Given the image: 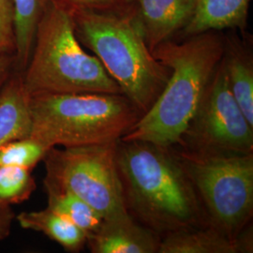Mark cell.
I'll list each match as a JSON object with an SVG mask.
<instances>
[{
    "instance_id": "obj_8",
    "label": "cell",
    "mask_w": 253,
    "mask_h": 253,
    "mask_svg": "<svg viewBox=\"0 0 253 253\" xmlns=\"http://www.w3.org/2000/svg\"><path fill=\"white\" fill-rule=\"evenodd\" d=\"M177 145L196 155L253 153V126L231 92L222 59Z\"/></svg>"
},
{
    "instance_id": "obj_5",
    "label": "cell",
    "mask_w": 253,
    "mask_h": 253,
    "mask_svg": "<svg viewBox=\"0 0 253 253\" xmlns=\"http://www.w3.org/2000/svg\"><path fill=\"white\" fill-rule=\"evenodd\" d=\"M31 138L49 148L117 142L143 113L123 94L41 93L29 96Z\"/></svg>"
},
{
    "instance_id": "obj_16",
    "label": "cell",
    "mask_w": 253,
    "mask_h": 253,
    "mask_svg": "<svg viewBox=\"0 0 253 253\" xmlns=\"http://www.w3.org/2000/svg\"><path fill=\"white\" fill-rule=\"evenodd\" d=\"M50 0H12L14 71L24 73L32 54L37 27Z\"/></svg>"
},
{
    "instance_id": "obj_21",
    "label": "cell",
    "mask_w": 253,
    "mask_h": 253,
    "mask_svg": "<svg viewBox=\"0 0 253 253\" xmlns=\"http://www.w3.org/2000/svg\"><path fill=\"white\" fill-rule=\"evenodd\" d=\"M12 0H0V54H14Z\"/></svg>"
},
{
    "instance_id": "obj_14",
    "label": "cell",
    "mask_w": 253,
    "mask_h": 253,
    "mask_svg": "<svg viewBox=\"0 0 253 253\" xmlns=\"http://www.w3.org/2000/svg\"><path fill=\"white\" fill-rule=\"evenodd\" d=\"M15 218L23 229L42 233L69 253H79L87 242V235L82 229L48 208L22 212Z\"/></svg>"
},
{
    "instance_id": "obj_22",
    "label": "cell",
    "mask_w": 253,
    "mask_h": 253,
    "mask_svg": "<svg viewBox=\"0 0 253 253\" xmlns=\"http://www.w3.org/2000/svg\"><path fill=\"white\" fill-rule=\"evenodd\" d=\"M15 219L11 207L0 202V241L6 239L11 230V225Z\"/></svg>"
},
{
    "instance_id": "obj_10",
    "label": "cell",
    "mask_w": 253,
    "mask_h": 253,
    "mask_svg": "<svg viewBox=\"0 0 253 253\" xmlns=\"http://www.w3.org/2000/svg\"><path fill=\"white\" fill-rule=\"evenodd\" d=\"M162 236L139 223L128 213L103 219L87 236L86 245L93 253H157Z\"/></svg>"
},
{
    "instance_id": "obj_11",
    "label": "cell",
    "mask_w": 253,
    "mask_h": 253,
    "mask_svg": "<svg viewBox=\"0 0 253 253\" xmlns=\"http://www.w3.org/2000/svg\"><path fill=\"white\" fill-rule=\"evenodd\" d=\"M231 92L253 126V55L252 48L232 30L224 35L222 56Z\"/></svg>"
},
{
    "instance_id": "obj_6",
    "label": "cell",
    "mask_w": 253,
    "mask_h": 253,
    "mask_svg": "<svg viewBox=\"0 0 253 253\" xmlns=\"http://www.w3.org/2000/svg\"><path fill=\"white\" fill-rule=\"evenodd\" d=\"M174 152L198 195L207 225L235 240L236 235L253 217V153L196 155L182 150Z\"/></svg>"
},
{
    "instance_id": "obj_12",
    "label": "cell",
    "mask_w": 253,
    "mask_h": 253,
    "mask_svg": "<svg viewBox=\"0 0 253 253\" xmlns=\"http://www.w3.org/2000/svg\"><path fill=\"white\" fill-rule=\"evenodd\" d=\"M28 101L22 73L14 71L0 90V146L30 136Z\"/></svg>"
},
{
    "instance_id": "obj_23",
    "label": "cell",
    "mask_w": 253,
    "mask_h": 253,
    "mask_svg": "<svg viewBox=\"0 0 253 253\" xmlns=\"http://www.w3.org/2000/svg\"><path fill=\"white\" fill-rule=\"evenodd\" d=\"M253 226L249 223L235 237V244L238 253H253Z\"/></svg>"
},
{
    "instance_id": "obj_18",
    "label": "cell",
    "mask_w": 253,
    "mask_h": 253,
    "mask_svg": "<svg viewBox=\"0 0 253 253\" xmlns=\"http://www.w3.org/2000/svg\"><path fill=\"white\" fill-rule=\"evenodd\" d=\"M30 169L0 165V202L18 205L29 199L36 190V183Z\"/></svg>"
},
{
    "instance_id": "obj_19",
    "label": "cell",
    "mask_w": 253,
    "mask_h": 253,
    "mask_svg": "<svg viewBox=\"0 0 253 253\" xmlns=\"http://www.w3.org/2000/svg\"><path fill=\"white\" fill-rule=\"evenodd\" d=\"M50 148L31 137L12 140L0 146V165L18 166L32 170Z\"/></svg>"
},
{
    "instance_id": "obj_4",
    "label": "cell",
    "mask_w": 253,
    "mask_h": 253,
    "mask_svg": "<svg viewBox=\"0 0 253 253\" xmlns=\"http://www.w3.org/2000/svg\"><path fill=\"white\" fill-rule=\"evenodd\" d=\"M28 96L52 94H123L100 60L77 40L72 10L50 0L37 27L32 54L22 73Z\"/></svg>"
},
{
    "instance_id": "obj_15",
    "label": "cell",
    "mask_w": 253,
    "mask_h": 253,
    "mask_svg": "<svg viewBox=\"0 0 253 253\" xmlns=\"http://www.w3.org/2000/svg\"><path fill=\"white\" fill-rule=\"evenodd\" d=\"M158 253H238L235 240L206 225L162 236Z\"/></svg>"
},
{
    "instance_id": "obj_24",
    "label": "cell",
    "mask_w": 253,
    "mask_h": 253,
    "mask_svg": "<svg viewBox=\"0 0 253 253\" xmlns=\"http://www.w3.org/2000/svg\"><path fill=\"white\" fill-rule=\"evenodd\" d=\"M14 72V54H0V90Z\"/></svg>"
},
{
    "instance_id": "obj_20",
    "label": "cell",
    "mask_w": 253,
    "mask_h": 253,
    "mask_svg": "<svg viewBox=\"0 0 253 253\" xmlns=\"http://www.w3.org/2000/svg\"><path fill=\"white\" fill-rule=\"evenodd\" d=\"M70 9H88L100 12H134L132 0H59Z\"/></svg>"
},
{
    "instance_id": "obj_9",
    "label": "cell",
    "mask_w": 253,
    "mask_h": 253,
    "mask_svg": "<svg viewBox=\"0 0 253 253\" xmlns=\"http://www.w3.org/2000/svg\"><path fill=\"white\" fill-rule=\"evenodd\" d=\"M135 16L151 52L181 35L193 18L199 0H132Z\"/></svg>"
},
{
    "instance_id": "obj_13",
    "label": "cell",
    "mask_w": 253,
    "mask_h": 253,
    "mask_svg": "<svg viewBox=\"0 0 253 253\" xmlns=\"http://www.w3.org/2000/svg\"><path fill=\"white\" fill-rule=\"evenodd\" d=\"M250 3L251 0H199L193 18L181 35L191 36L224 29L244 32Z\"/></svg>"
},
{
    "instance_id": "obj_1",
    "label": "cell",
    "mask_w": 253,
    "mask_h": 253,
    "mask_svg": "<svg viewBox=\"0 0 253 253\" xmlns=\"http://www.w3.org/2000/svg\"><path fill=\"white\" fill-rule=\"evenodd\" d=\"M117 165L128 214L163 235L206 226L205 212L172 147L118 140Z\"/></svg>"
},
{
    "instance_id": "obj_7",
    "label": "cell",
    "mask_w": 253,
    "mask_h": 253,
    "mask_svg": "<svg viewBox=\"0 0 253 253\" xmlns=\"http://www.w3.org/2000/svg\"><path fill=\"white\" fill-rule=\"evenodd\" d=\"M118 142L50 148L42 160L43 181L73 192L103 219L126 215L128 212L117 165Z\"/></svg>"
},
{
    "instance_id": "obj_17",
    "label": "cell",
    "mask_w": 253,
    "mask_h": 253,
    "mask_svg": "<svg viewBox=\"0 0 253 253\" xmlns=\"http://www.w3.org/2000/svg\"><path fill=\"white\" fill-rule=\"evenodd\" d=\"M47 194V208L63 216L82 229L87 236L93 234L103 221V217L73 192L43 181Z\"/></svg>"
},
{
    "instance_id": "obj_2",
    "label": "cell",
    "mask_w": 253,
    "mask_h": 253,
    "mask_svg": "<svg viewBox=\"0 0 253 253\" xmlns=\"http://www.w3.org/2000/svg\"><path fill=\"white\" fill-rule=\"evenodd\" d=\"M224 53L221 31H207L157 46L152 54L171 70L153 105L142 115L123 141H145L164 147L178 145L199 107Z\"/></svg>"
},
{
    "instance_id": "obj_3",
    "label": "cell",
    "mask_w": 253,
    "mask_h": 253,
    "mask_svg": "<svg viewBox=\"0 0 253 253\" xmlns=\"http://www.w3.org/2000/svg\"><path fill=\"white\" fill-rule=\"evenodd\" d=\"M74 32L111 78L143 114L153 105L171 75L154 57L134 12L71 9Z\"/></svg>"
}]
</instances>
